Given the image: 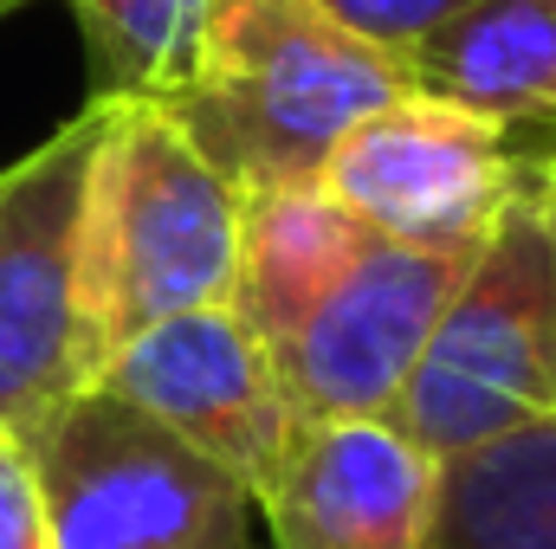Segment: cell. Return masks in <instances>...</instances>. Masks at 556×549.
I'll return each mask as SVG.
<instances>
[{
  "instance_id": "obj_18",
  "label": "cell",
  "mask_w": 556,
  "mask_h": 549,
  "mask_svg": "<svg viewBox=\"0 0 556 549\" xmlns=\"http://www.w3.org/2000/svg\"><path fill=\"white\" fill-rule=\"evenodd\" d=\"M7 7H13V13H20V7H33V0H7Z\"/></svg>"
},
{
  "instance_id": "obj_8",
  "label": "cell",
  "mask_w": 556,
  "mask_h": 549,
  "mask_svg": "<svg viewBox=\"0 0 556 549\" xmlns=\"http://www.w3.org/2000/svg\"><path fill=\"white\" fill-rule=\"evenodd\" d=\"M98 388L149 413L181 446H194L247 498L273 485V472L298 439V413L285 401L273 349L240 323L233 304L181 310L142 330L137 343H124L104 362Z\"/></svg>"
},
{
  "instance_id": "obj_1",
  "label": "cell",
  "mask_w": 556,
  "mask_h": 549,
  "mask_svg": "<svg viewBox=\"0 0 556 549\" xmlns=\"http://www.w3.org/2000/svg\"><path fill=\"white\" fill-rule=\"evenodd\" d=\"M408 91V65L317 0H220L168 117L247 201L317 181L337 142Z\"/></svg>"
},
{
  "instance_id": "obj_3",
  "label": "cell",
  "mask_w": 556,
  "mask_h": 549,
  "mask_svg": "<svg viewBox=\"0 0 556 549\" xmlns=\"http://www.w3.org/2000/svg\"><path fill=\"white\" fill-rule=\"evenodd\" d=\"M98 137L104 104L91 98L39 149L0 168V439L13 446L91 395L104 369L78 284Z\"/></svg>"
},
{
  "instance_id": "obj_12",
  "label": "cell",
  "mask_w": 556,
  "mask_h": 549,
  "mask_svg": "<svg viewBox=\"0 0 556 549\" xmlns=\"http://www.w3.org/2000/svg\"><path fill=\"white\" fill-rule=\"evenodd\" d=\"M433 549H556V413L440 465Z\"/></svg>"
},
{
  "instance_id": "obj_5",
  "label": "cell",
  "mask_w": 556,
  "mask_h": 549,
  "mask_svg": "<svg viewBox=\"0 0 556 549\" xmlns=\"http://www.w3.org/2000/svg\"><path fill=\"white\" fill-rule=\"evenodd\" d=\"M544 291H551V253L525 188V201L492 227L459 291L446 297L395 401V426L427 459L446 465L511 426L556 413V382L544 356Z\"/></svg>"
},
{
  "instance_id": "obj_19",
  "label": "cell",
  "mask_w": 556,
  "mask_h": 549,
  "mask_svg": "<svg viewBox=\"0 0 556 549\" xmlns=\"http://www.w3.org/2000/svg\"><path fill=\"white\" fill-rule=\"evenodd\" d=\"M7 13H13V7H7V0H0V20H7Z\"/></svg>"
},
{
  "instance_id": "obj_7",
  "label": "cell",
  "mask_w": 556,
  "mask_h": 549,
  "mask_svg": "<svg viewBox=\"0 0 556 549\" xmlns=\"http://www.w3.org/2000/svg\"><path fill=\"white\" fill-rule=\"evenodd\" d=\"M479 253H420L402 240H369V253L337 278L304 323L273 343V369L298 426L395 420L420 349Z\"/></svg>"
},
{
  "instance_id": "obj_13",
  "label": "cell",
  "mask_w": 556,
  "mask_h": 549,
  "mask_svg": "<svg viewBox=\"0 0 556 549\" xmlns=\"http://www.w3.org/2000/svg\"><path fill=\"white\" fill-rule=\"evenodd\" d=\"M85 59H91V98L117 104H168L201 52V33L220 0H65Z\"/></svg>"
},
{
  "instance_id": "obj_10",
  "label": "cell",
  "mask_w": 556,
  "mask_h": 549,
  "mask_svg": "<svg viewBox=\"0 0 556 549\" xmlns=\"http://www.w3.org/2000/svg\"><path fill=\"white\" fill-rule=\"evenodd\" d=\"M415 91L479 111L518 137L556 130V0H472L415 59Z\"/></svg>"
},
{
  "instance_id": "obj_4",
  "label": "cell",
  "mask_w": 556,
  "mask_h": 549,
  "mask_svg": "<svg viewBox=\"0 0 556 549\" xmlns=\"http://www.w3.org/2000/svg\"><path fill=\"white\" fill-rule=\"evenodd\" d=\"M26 459L52 549H253V498L104 388L52 413Z\"/></svg>"
},
{
  "instance_id": "obj_2",
  "label": "cell",
  "mask_w": 556,
  "mask_h": 549,
  "mask_svg": "<svg viewBox=\"0 0 556 549\" xmlns=\"http://www.w3.org/2000/svg\"><path fill=\"white\" fill-rule=\"evenodd\" d=\"M104 104V137L85 188V323L98 362L142 330L233 304L240 278V188L194 149L168 104ZM104 375V369H98Z\"/></svg>"
},
{
  "instance_id": "obj_6",
  "label": "cell",
  "mask_w": 556,
  "mask_h": 549,
  "mask_svg": "<svg viewBox=\"0 0 556 549\" xmlns=\"http://www.w3.org/2000/svg\"><path fill=\"white\" fill-rule=\"evenodd\" d=\"M376 240L479 253L531 188V149L505 124L408 91L369 111L317 175Z\"/></svg>"
},
{
  "instance_id": "obj_11",
  "label": "cell",
  "mask_w": 556,
  "mask_h": 549,
  "mask_svg": "<svg viewBox=\"0 0 556 549\" xmlns=\"http://www.w3.org/2000/svg\"><path fill=\"white\" fill-rule=\"evenodd\" d=\"M369 227L324 188H266L240 201V278H233V310L240 323L273 349L285 343L304 310L369 253Z\"/></svg>"
},
{
  "instance_id": "obj_16",
  "label": "cell",
  "mask_w": 556,
  "mask_h": 549,
  "mask_svg": "<svg viewBox=\"0 0 556 549\" xmlns=\"http://www.w3.org/2000/svg\"><path fill=\"white\" fill-rule=\"evenodd\" d=\"M531 207L544 227V253H551V291H544V356H551V382H556V168H544L531 155Z\"/></svg>"
},
{
  "instance_id": "obj_14",
  "label": "cell",
  "mask_w": 556,
  "mask_h": 549,
  "mask_svg": "<svg viewBox=\"0 0 556 549\" xmlns=\"http://www.w3.org/2000/svg\"><path fill=\"white\" fill-rule=\"evenodd\" d=\"M337 26H350L356 39H369V46H382V52H395L402 65L415 59L420 46L446 26V20H459L472 0H317Z\"/></svg>"
},
{
  "instance_id": "obj_15",
  "label": "cell",
  "mask_w": 556,
  "mask_h": 549,
  "mask_svg": "<svg viewBox=\"0 0 556 549\" xmlns=\"http://www.w3.org/2000/svg\"><path fill=\"white\" fill-rule=\"evenodd\" d=\"M0 549H52L39 472L26 459V446H13V439H0Z\"/></svg>"
},
{
  "instance_id": "obj_17",
  "label": "cell",
  "mask_w": 556,
  "mask_h": 549,
  "mask_svg": "<svg viewBox=\"0 0 556 549\" xmlns=\"http://www.w3.org/2000/svg\"><path fill=\"white\" fill-rule=\"evenodd\" d=\"M511 137H518V130H511ZM518 142H525V149H531L544 168H556V130H551V137H518Z\"/></svg>"
},
{
  "instance_id": "obj_9",
  "label": "cell",
  "mask_w": 556,
  "mask_h": 549,
  "mask_svg": "<svg viewBox=\"0 0 556 549\" xmlns=\"http://www.w3.org/2000/svg\"><path fill=\"white\" fill-rule=\"evenodd\" d=\"M253 511L273 549H433L440 459L395 420L298 426Z\"/></svg>"
}]
</instances>
